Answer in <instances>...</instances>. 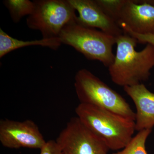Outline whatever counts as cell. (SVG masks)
Masks as SVG:
<instances>
[{"mask_svg": "<svg viewBox=\"0 0 154 154\" xmlns=\"http://www.w3.org/2000/svg\"><path fill=\"white\" fill-rule=\"evenodd\" d=\"M0 142L8 148L39 149L46 142L38 127L32 120L17 121L8 119L0 120Z\"/></svg>", "mask_w": 154, "mask_h": 154, "instance_id": "8", "label": "cell"}, {"mask_svg": "<svg viewBox=\"0 0 154 154\" xmlns=\"http://www.w3.org/2000/svg\"><path fill=\"white\" fill-rule=\"evenodd\" d=\"M137 41L125 33L116 37V51L108 68L112 82L123 87L142 84L149 79L154 67V46L146 44L140 51L135 49Z\"/></svg>", "mask_w": 154, "mask_h": 154, "instance_id": "1", "label": "cell"}, {"mask_svg": "<svg viewBox=\"0 0 154 154\" xmlns=\"http://www.w3.org/2000/svg\"><path fill=\"white\" fill-rule=\"evenodd\" d=\"M62 44L69 45L90 60H97L109 67L115 55L113 47L116 37L95 28L71 22L62 30L59 36Z\"/></svg>", "mask_w": 154, "mask_h": 154, "instance_id": "3", "label": "cell"}, {"mask_svg": "<svg viewBox=\"0 0 154 154\" xmlns=\"http://www.w3.org/2000/svg\"><path fill=\"white\" fill-rule=\"evenodd\" d=\"M78 12L76 22L88 28L100 30L117 36L124 33L116 22L100 7L96 0H69Z\"/></svg>", "mask_w": 154, "mask_h": 154, "instance_id": "9", "label": "cell"}, {"mask_svg": "<svg viewBox=\"0 0 154 154\" xmlns=\"http://www.w3.org/2000/svg\"><path fill=\"white\" fill-rule=\"evenodd\" d=\"M40 150V154H63L60 147L54 140L48 141Z\"/></svg>", "mask_w": 154, "mask_h": 154, "instance_id": "15", "label": "cell"}, {"mask_svg": "<svg viewBox=\"0 0 154 154\" xmlns=\"http://www.w3.org/2000/svg\"><path fill=\"white\" fill-rule=\"evenodd\" d=\"M111 17L119 27L140 34L154 33V5L146 1L117 0Z\"/></svg>", "mask_w": 154, "mask_h": 154, "instance_id": "7", "label": "cell"}, {"mask_svg": "<svg viewBox=\"0 0 154 154\" xmlns=\"http://www.w3.org/2000/svg\"><path fill=\"white\" fill-rule=\"evenodd\" d=\"M77 117L104 141L110 150L124 148L132 138L134 120L102 109L80 103L75 109Z\"/></svg>", "mask_w": 154, "mask_h": 154, "instance_id": "2", "label": "cell"}, {"mask_svg": "<svg viewBox=\"0 0 154 154\" xmlns=\"http://www.w3.org/2000/svg\"><path fill=\"white\" fill-rule=\"evenodd\" d=\"M3 3L15 23L20 22L25 16H30L34 8V2L29 0H6Z\"/></svg>", "mask_w": 154, "mask_h": 154, "instance_id": "12", "label": "cell"}, {"mask_svg": "<svg viewBox=\"0 0 154 154\" xmlns=\"http://www.w3.org/2000/svg\"><path fill=\"white\" fill-rule=\"evenodd\" d=\"M151 132L152 129L139 131L124 148L113 154H148L146 150V143Z\"/></svg>", "mask_w": 154, "mask_h": 154, "instance_id": "13", "label": "cell"}, {"mask_svg": "<svg viewBox=\"0 0 154 154\" xmlns=\"http://www.w3.org/2000/svg\"><path fill=\"white\" fill-rule=\"evenodd\" d=\"M123 32L137 39L138 43L150 44L154 46V33L140 34L133 32L124 25L120 26Z\"/></svg>", "mask_w": 154, "mask_h": 154, "instance_id": "14", "label": "cell"}, {"mask_svg": "<svg viewBox=\"0 0 154 154\" xmlns=\"http://www.w3.org/2000/svg\"><path fill=\"white\" fill-rule=\"evenodd\" d=\"M62 43L59 38H42L41 39L23 41L13 38L9 36L2 29H0V58H2L11 51L15 50L28 47L38 45L57 50L60 47Z\"/></svg>", "mask_w": 154, "mask_h": 154, "instance_id": "11", "label": "cell"}, {"mask_svg": "<svg viewBox=\"0 0 154 154\" xmlns=\"http://www.w3.org/2000/svg\"></svg>", "mask_w": 154, "mask_h": 154, "instance_id": "16", "label": "cell"}, {"mask_svg": "<svg viewBox=\"0 0 154 154\" xmlns=\"http://www.w3.org/2000/svg\"><path fill=\"white\" fill-rule=\"evenodd\" d=\"M28 16V28L40 31L42 38H59L67 25L76 20V11L69 0H36Z\"/></svg>", "mask_w": 154, "mask_h": 154, "instance_id": "5", "label": "cell"}, {"mask_svg": "<svg viewBox=\"0 0 154 154\" xmlns=\"http://www.w3.org/2000/svg\"><path fill=\"white\" fill-rule=\"evenodd\" d=\"M124 90L136 108V131L152 129L154 126V93L143 84L124 87Z\"/></svg>", "mask_w": 154, "mask_h": 154, "instance_id": "10", "label": "cell"}, {"mask_svg": "<svg viewBox=\"0 0 154 154\" xmlns=\"http://www.w3.org/2000/svg\"><path fill=\"white\" fill-rule=\"evenodd\" d=\"M56 141L63 154H108L110 150L77 116L70 119Z\"/></svg>", "mask_w": 154, "mask_h": 154, "instance_id": "6", "label": "cell"}, {"mask_svg": "<svg viewBox=\"0 0 154 154\" xmlns=\"http://www.w3.org/2000/svg\"><path fill=\"white\" fill-rule=\"evenodd\" d=\"M74 86L80 103L100 107L135 121V113L124 98L87 69L77 72Z\"/></svg>", "mask_w": 154, "mask_h": 154, "instance_id": "4", "label": "cell"}]
</instances>
